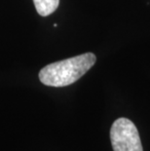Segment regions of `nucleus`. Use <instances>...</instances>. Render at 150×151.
Returning a JSON list of instances; mask_svg holds the SVG:
<instances>
[{
  "mask_svg": "<svg viewBox=\"0 0 150 151\" xmlns=\"http://www.w3.org/2000/svg\"><path fill=\"white\" fill-rule=\"evenodd\" d=\"M113 151H143L136 125L127 118H118L110 129Z\"/></svg>",
  "mask_w": 150,
  "mask_h": 151,
  "instance_id": "obj_2",
  "label": "nucleus"
},
{
  "mask_svg": "<svg viewBox=\"0 0 150 151\" xmlns=\"http://www.w3.org/2000/svg\"><path fill=\"white\" fill-rule=\"evenodd\" d=\"M97 58L93 53H85L69 59L56 62L43 67L39 79L50 87H65L73 84L91 69Z\"/></svg>",
  "mask_w": 150,
  "mask_h": 151,
  "instance_id": "obj_1",
  "label": "nucleus"
},
{
  "mask_svg": "<svg viewBox=\"0 0 150 151\" xmlns=\"http://www.w3.org/2000/svg\"><path fill=\"white\" fill-rule=\"evenodd\" d=\"M35 9L42 17H47L59 7L60 0H33Z\"/></svg>",
  "mask_w": 150,
  "mask_h": 151,
  "instance_id": "obj_3",
  "label": "nucleus"
}]
</instances>
